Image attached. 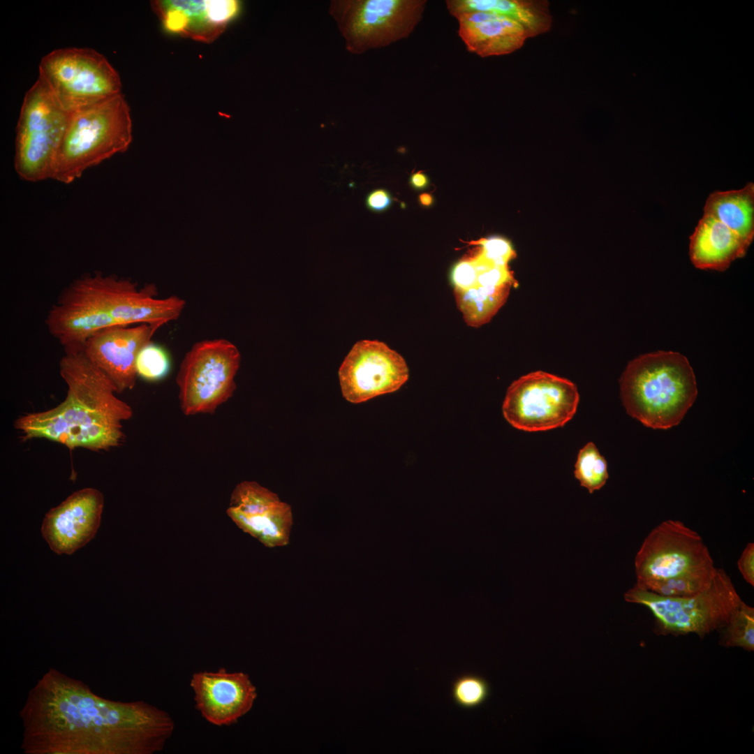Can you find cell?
Returning <instances> with one entry per match:
<instances>
[{
    "mask_svg": "<svg viewBox=\"0 0 754 754\" xmlns=\"http://www.w3.org/2000/svg\"><path fill=\"white\" fill-rule=\"evenodd\" d=\"M20 716L25 754H153L175 730L165 711L101 697L53 667L29 690Z\"/></svg>",
    "mask_w": 754,
    "mask_h": 754,
    "instance_id": "obj_1",
    "label": "cell"
},
{
    "mask_svg": "<svg viewBox=\"0 0 754 754\" xmlns=\"http://www.w3.org/2000/svg\"><path fill=\"white\" fill-rule=\"evenodd\" d=\"M60 375L67 385L65 399L43 412L27 413L15 422L24 440L45 438L70 450H108L124 439L122 422L131 407L116 396L112 383L82 350L65 351Z\"/></svg>",
    "mask_w": 754,
    "mask_h": 754,
    "instance_id": "obj_2",
    "label": "cell"
},
{
    "mask_svg": "<svg viewBox=\"0 0 754 754\" xmlns=\"http://www.w3.org/2000/svg\"><path fill=\"white\" fill-rule=\"evenodd\" d=\"M619 383L627 413L653 429L679 424L697 395L693 368L678 352L638 356L628 364Z\"/></svg>",
    "mask_w": 754,
    "mask_h": 754,
    "instance_id": "obj_3",
    "label": "cell"
},
{
    "mask_svg": "<svg viewBox=\"0 0 754 754\" xmlns=\"http://www.w3.org/2000/svg\"><path fill=\"white\" fill-rule=\"evenodd\" d=\"M131 141L130 108L121 94L71 112L51 179L70 184L87 169L125 151Z\"/></svg>",
    "mask_w": 754,
    "mask_h": 754,
    "instance_id": "obj_4",
    "label": "cell"
},
{
    "mask_svg": "<svg viewBox=\"0 0 754 754\" xmlns=\"http://www.w3.org/2000/svg\"><path fill=\"white\" fill-rule=\"evenodd\" d=\"M626 602L647 607L655 618V633L663 635L696 634L700 638L722 629L741 602L730 577L717 568L710 586L688 597H665L635 585Z\"/></svg>",
    "mask_w": 754,
    "mask_h": 754,
    "instance_id": "obj_5",
    "label": "cell"
},
{
    "mask_svg": "<svg viewBox=\"0 0 754 754\" xmlns=\"http://www.w3.org/2000/svg\"><path fill=\"white\" fill-rule=\"evenodd\" d=\"M38 69V79L68 113L121 94L118 73L91 48L54 50L41 59Z\"/></svg>",
    "mask_w": 754,
    "mask_h": 754,
    "instance_id": "obj_6",
    "label": "cell"
},
{
    "mask_svg": "<svg viewBox=\"0 0 754 754\" xmlns=\"http://www.w3.org/2000/svg\"><path fill=\"white\" fill-rule=\"evenodd\" d=\"M426 5L424 0H333L329 13L346 50L359 54L408 38Z\"/></svg>",
    "mask_w": 754,
    "mask_h": 754,
    "instance_id": "obj_7",
    "label": "cell"
},
{
    "mask_svg": "<svg viewBox=\"0 0 754 754\" xmlns=\"http://www.w3.org/2000/svg\"><path fill=\"white\" fill-rule=\"evenodd\" d=\"M69 116L38 78L25 94L17 125L14 166L21 179L51 178Z\"/></svg>",
    "mask_w": 754,
    "mask_h": 754,
    "instance_id": "obj_8",
    "label": "cell"
},
{
    "mask_svg": "<svg viewBox=\"0 0 754 754\" xmlns=\"http://www.w3.org/2000/svg\"><path fill=\"white\" fill-rule=\"evenodd\" d=\"M240 353L223 339L195 343L185 355L176 378L182 412L212 413L233 394Z\"/></svg>",
    "mask_w": 754,
    "mask_h": 754,
    "instance_id": "obj_9",
    "label": "cell"
},
{
    "mask_svg": "<svg viewBox=\"0 0 754 754\" xmlns=\"http://www.w3.org/2000/svg\"><path fill=\"white\" fill-rule=\"evenodd\" d=\"M579 395L570 380L542 371L529 373L508 388L503 404L505 419L526 431L564 426L576 413Z\"/></svg>",
    "mask_w": 754,
    "mask_h": 754,
    "instance_id": "obj_10",
    "label": "cell"
},
{
    "mask_svg": "<svg viewBox=\"0 0 754 754\" xmlns=\"http://www.w3.org/2000/svg\"><path fill=\"white\" fill-rule=\"evenodd\" d=\"M714 566L702 537L679 520L663 521L644 538L635 558L637 582L667 579Z\"/></svg>",
    "mask_w": 754,
    "mask_h": 754,
    "instance_id": "obj_11",
    "label": "cell"
},
{
    "mask_svg": "<svg viewBox=\"0 0 754 754\" xmlns=\"http://www.w3.org/2000/svg\"><path fill=\"white\" fill-rule=\"evenodd\" d=\"M404 358L377 340L354 344L339 369L343 397L359 404L398 390L408 379Z\"/></svg>",
    "mask_w": 754,
    "mask_h": 754,
    "instance_id": "obj_12",
    "label": "cell"
},
{
    "mask_svg": "<svg viewBox=\"0 0 754 754\" xmlns=\"http://www.w3.org/2000/svg\"><path fill=\"white\" fill-rule=\"evenodd\" d=\"M97 287L103 306L117 326L149 324L158 330L182 313L185 301L177 296L156 297L149 284L142 288L129 279L101 273Z\"/></svg>",
    "mask_w": 754,
    "mask_h": 754,
    "instance_id": "obj_13",
    "label": "cell"
},
{
    "mask_svg": "<svg viewBox=\"0 0 754 754\" xmlns=\"http://www.w3.org/2000/svg\"><path fill=\"white\" fill-rule=\"evenodd\" d=\"M190 686L195 709L215 726L235 724L253 707L257 697L256 686L242 672L199 671L192 674Z\"/></svg>",
    "mask_w": 754,
    "mask_h": 754,
    "instance_id": "obj_14",
    "label": "cell"
},
{
    "mask_svg": "<svg viewBox=\"0 0 754 754\" xmlns=\"http://www.w3.org/2000/svg\"><path fill=\"white\" fill-rule=\"evenodd\" d=\"M156 330L145 323L108 327L91 337L82 350L120 393L134 387L136 357Z\"/></svg>",
    "mask_w": 754,
    "mask_h": 754,
    "instance_id": "obj_15",
    "label": "cell"
},
{
    "mask_svg": "<svg viewBox=\"0 0 754 754\" xmlns=\"http://www.w3.org/2000/svg\"><path fill=\"white\" fill-rule=\"evenodd\" d=\"M104 505L103 494L94 488L80 489L46 515L41 533L56 554H72L96 535Z\"/></svg>",
    "mask_w": 754,
    "mask_h": 754,
    "instance_id": "obj_16",
    "label": "cell"
},
{
    "mask_svg": "<svg viewBox=\"0 0 754 754\" xmlns=\"http://www.w3.org/2000/svg\"><path fill=\"white\" fill-rule=\"evenodd\" d=\"M151 6L165 32L203 43L216 40L242 9L237 0H155Z\"/></svg>",
    "mask_w": 754,
    "mask_h": 754,
    "instance_id": "obj_17",
    "label": "cell"
},
{
    "mask_svg": "<svg viewBox=\"0 0 754 754\" xmlns=\"http://www.w3.org/2000/svg\"><path fill=\"white\" fill-rule=\"evenodd\" d=\"M456 18L458 34L467 50L481 57L512 53L528 38L522 25L501 15L470 12Z\"/></svg>",
    "mask_w": 754,
    "mask_h": 754,
    "instance_id": "obj_18",
    "label": "cell"
},
{
    "mask_svg": "<svg viewBox=\"0 0 754 754\" xmlns=\"http://www.w3.org/2000/svg\"><path fill=\"white\" fill-rule=\"evenodd\" d=\"M749 246L725 225L704 214L690 237L689 255L695 267L723 272L744 257Z\"/></svg>",
    "mask_w": 754,
    "mask_h": 754,
    "instance_id": "obj_19",
    "label": "cell"
},
{
    "mask_svg": "<svg viewBox=\"0 0 754 754\" xmlns=\"http://www.w3.org/2000/svg\"><path fill=\"white\" fill-rule=\"evenodd\" d=\"M449 13L454 17L470 12H484L507 17L522 25L528 37L548 31L552 17L545 0H448Z\"/></svg>",
    "mask_w": 754,
    "mask_h": 754,
    "instance_id": "obj_20",
    "label": "cell"
},
{
    "mask_svg": "<svg viewBox=\"0 0 754 754\" xmlns=\"http://www.w3.org/2000/svg\"><path fill=\"white\" fill-rule=\"evenodd\" d=\"M704 214L719 221L751 244L754 237V184L711 193Z\"/></svg>",
    "mask_w": 754,
    "mask_h": 754,
    "instance_id": "obj_21",
    "label": "cell"
},
{
    "mask_svg": "<svg viewBox=\"0 0 754 754\" xmlns=\"http://www.w3.org/2000/svg\"><path fill=\"white\" fill-rule=\"evenodd\" d=\"M228 515L244 532L272 548L288 544L293 523L290 505L281 501L271 510L256 515H246L230 507Z\"/></svg>",
    "mask_w": 754,
    "mask_h": 754,
    "instance_id": "obj_22",
    "label": "cell"
},
{
    "mask_svg": "<svg viewBox=\"0 0 754 754\" xmlns=\"http://www.w3.org/2000/svg\"><path fill=\"white\" fill-rule=\"evenodd\" d=\"M512 286H478L468 290L454 289L457 306L464 322L472 327H479L489 323L506 302Z\"/></svg>",
    "mask_w": 754,
    "mask_h": 754,
    "instance_id": "obj_23",
    "label": "cell"
},
{
    "mask_svg": "<svg viewBox=\"0 0 754 754\" xmlns=\"http://www.w3.org/2000/svg\"><path fill=\"white\" fill-rule=\"evenodd\" d=\"M717 568L711 566L673 577L638 583L635 585L665 597H688L704 591L711 584Z\"/></svg>",
    "mask_w": 754,
    "mask_h": 754,
    "instance_id": "obj_24",
    "label": "cell"
},
{
    "mask_svg": "<svg viewBox=\"0 0 754 754\" xmlns=\"http://www.w3.org/2000/svg\"><path fill=\"white\" fill-rule=\"evenodd\" d=\"M281 502L279 496L256 482L239 483L232 492L230 507L246 515L264 513Z\"/></svg>",
    "mask_w": 754,
    "mask_h": 754,
    "instance_id": "obj_25",
    "label": "cell"
},
{
    "mask_svg": "<svg viewBox=\"0 0 754 754\" xmlns=\"http://www.w3.org/2000/svg\"><path fill=\"white\" fill-rule=\"evenodd\" d=\"M575 468V478L591 494L602 488L609 476L607 461L592 442L579 450Z\"/></svg>",
    "mask_w": 754,
    "mask_h": 754,
    "instance_id": "obj_26",
    "label": "cell"
},
{
    "mask_svg": "<svg viewBox=\"0 0 754 754\" xmlns=\"http://www.w3.org/2000/svg\"><path fill=\"white\" fill-rule=\"evenodd\" d=\"M720 644L725 647H740L754 651V609L741 600L728 623L722 628Z\"/></svg>",
    "mask_w": 754,
    "mask_h": 754,
    "instance_id": "obj_27",
    "label": "cell"
},
{
    "mask_svg": "<svg viewBox=\"0 0 754 754\" xmlns=\"http://www.w3.org/2000/svg\"><path fill=\"white\" fill-rule=\"evenodd\" d=\"M452 697L454 703L464 709H473L482 705L490 695V686L484 677L474 674H464L457 677L452 685Z\"/></svg>",
    "mask_w": 754,
    "mask_h": 754,
    "instance_id": "obj_28",
    "label": "cell"
},
{
    "mask_svg": "<svg viewBox=\"0 0 754 754\" xmlns=\"http://www.w3.org/2000/svg\"><path fill=\"white\" fill-rule=\"evenodd\" d=\"M170 369V360L165 349L150 341L138 353L135 371L142 379L155 382L163 379Z\"/></svg>",
    "mask_w": 754,
    "mask_h": 754,
    "instance_id": "obj_29",
    "label": "cell"
},
{
    "mask_svg": "<svg viewBox=\"0 0 754 754\" xmlns=\"http://www.w3.org/2000/svg\"><path fill=\"white\" fill-rule=\"evenodd\" d=\"M472 243L480 245V253L496 265L508 266L509 261L515 256L510 242L502 237L482 238Z\"/></svg>",
    "mask_w": 754,
    "mask_h": 754,
    "instance_id": "obj_30",
    "label": "cell"
},
{
    "mask_svg": "<svg viewBox=\"0 0 754 754\" xmlns=\"http://www.w3.org/2000/svg\"><path fill=\"white\" fill-rule=\"evenodd\" d=\"M478 274L474 258L460 260L453 267L451 272L454 289L468 290L478 286Z\"/></svg>",
    "mask_w": 754,
    "mask_h": 754,
    "instance_id": "obj_31",
    "label": "cell"
},
{
    "mask_svg": "<svg viewBox=\"0 0 754 754\" xmlns=\"http://www.w3.org/2000/svg\"><path fill=\"white\" fill-rule=\"evenodd\" d=\"M515 283L508 266L489 265L480 272L478 278V285L480 286L500 287Z\"/></svg>",
    "mask_w": 754,
    "mask_h": 754,
    "instance_id": "obj_32",
    "label": "cell"
},
{
    "mask_svg": "<svg viewBox=\"0 0 754 754\" xmlns=\"http://www.w3.org/2000/svg\"><path fill=\"white\" fill-rule=\"evenodd\" d=\"M738 569L746 582L754 586V544L749 542L743 550L738 561Z\"/></svg>",
    "mask_w": 754,
    "mask_h": 754,
    "instance_id": "obj_33",
    "label": "cell"
},
{
    "mask_svg": "<svg viewBox=\"0 0 754 754\" xmlns=\"http://www.w3.org/2000/svg\"><path fill=\"white\" fill-rule=\"evenodd\" d=\"M392 198L385 189H376L371 192L366 200L367 207L374 212H382L391 205Z\"/></svg>",
    "mask_w": 754,
    "mask_h": 754,
    "instance_id": "obj_34",
    "label": "cell"
},
{
    "mask_svg": "<svg viewBox=\"0 0 754 754\" xmlns=\"http://www.w3.org/2000/svg\"><path fill=\"white\" fill-rule=\"evenodd\" d=\"M411 184L414 188L422 189L428 185L429 179L424 174L417 172L411 176Z\"/></svg>",
    "mask_w": 754,
    "mask_h": 754,
    "instance_id": "obj_35",
    "label": "cell"
},
{
    "mask_svg": "<svg viewBox=\"0 0 754 754\" xmlns=\"http://www.w3.org/2000/svg\"><path fill=\"white\" fill-rule=\"evenodd\" d=\"M419 200L421 205L429 207L433 203L434 199L431 194L425 193L419 196Z\"/></svg>",
    "mask_w": 754,
    "mask_h": 754,
    "instance_id": "obj_36",
    "label": "cell"
}]
</instances>
